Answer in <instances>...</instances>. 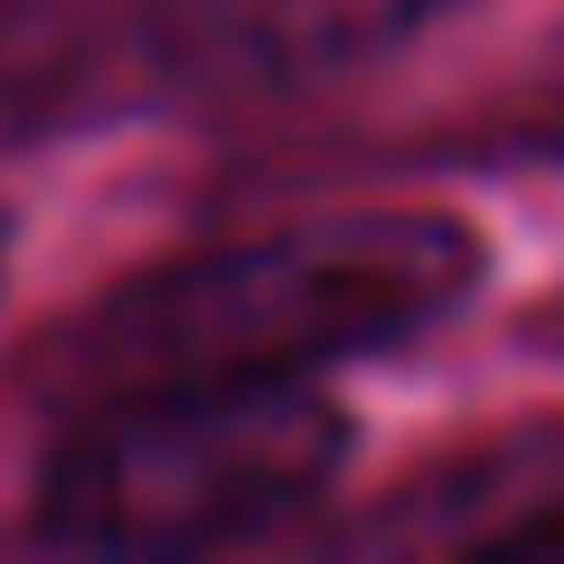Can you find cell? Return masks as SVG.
Wrapping results in <instances>:
<instances>
[{
    "label": "cell",
    "mask_w": 564,
    "mask_h": 564,
    "mask_svg": "<svg viewBox=\"0 0 564 564\" xmlns=\"http://www.w3.org/2000/svg\"><path fill=\"white\" fill-rule=\"evenodd\" d=\"M348 443V414L302 377H170L66 433L39 470V527L95 555L236 545L321 499Z\"/></svg>",
    "instance_id": "2"
},
{
    "label": "cell",
    "mask_w": 564,
    "mask_h": 564,
    "mask_svg": "<svg viewBox=\"0 0 564 564\" xmlns=\"http://www.w3.org/2000/svg\"><path fill=\"white\" fill-rule=\"evenodd\" d=\"M555 348H564V321H555Z\"/></svg>",
    "instance_id": "6"
},
{
    "label": "cell",
    "mask_w": 564,
    "mask_h": 564,
    "mask_svg": "<svg viewBox=\"0 0 564 564\" xmlns=\"http://www.w3.org/2000/svg\"><path fill=\"white\" fill-rule=\"evenodd\" d=\"M555 151H564V113H555Z\"/></svg>",
    "instance_id": "5"
},
{
    "label": "cell",
    "mask_w": 564,
    "mask_h": 564,
    "mask_svg": "<svg viewBox=\"0 0 564 564\" xmlns=\"http://www.w3.org/2000/svg\"><path fill=\"white\" fill-rule=\"evenodd\" d=\"M499 555H564V508H545V518H527V527H499Z\"/></svg>",
    "instance_id": "4"
},
{
    "label": "cell",
    "mask_w": 564,
    "mask_h": 564,
    "mask_svg": "<svg viewBox=\"0 0 564 564\" xmlns=\"http://www.w3.org/2000/svg\"><path fill=\"white\" fill-rule=\"evenodd\" d=\"M480 236L443 207H358L226 254H188L132 282L85 339V367L122 386L170 377H311L452 321L480 292Z\"/></svg>",
    "instance_id": "1"
},
{
    "label": "cell",
    "mask_w": 564,
    "mask_h": 564,
    "mask_svg": "<svg viewBox=\"0 0 564 564\" xmlns=\"http://www.w3.org/2000/svg\"><path fill=\"white\" fill-rule=\"evenodd\" d=\"M462 0H151V57L198 95H302L386 66Z\"/></svg>",
    "instance_id": "3"
}]
</instances>
